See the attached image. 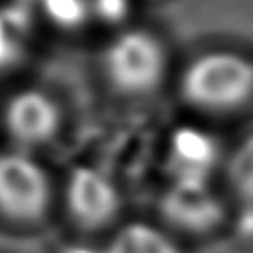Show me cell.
Listing matches in <instances>:
<instances>
[{
	"label": "cell",
	"instance_id": "9c48e42d",
	"mask_svg": "<svg viewBox=\"0 0 253 253\" xmlns=\"http://www.w3.org/2000/svg\"><path fill=\"white\" fill-rule=\"evenodd\" d=\"M105 249L107 253H182L168 233L144 221L121 227Z\"/></svg>",
	"mask_w": 253,
	"mask_h": 253
},
{
	"label": "cell",
	"instance_id": "7c38bea8",
	"mask_svg": "<svg viewBox=\"0 0 253 253\" xmlns=\"http://www.w3.org/2000/svg\"><path fill=\"white\" fill-rule=\"evenodd\" d=\"M91 18L105 24H119L128 14V0H87Z\"/></svg>",
	"mask_w": 253,
	"mask_h": 253
},
{
	"label": "cell",
	"instance_id": "8992f818",
	"mask_svg": "<svg viewBox=\"0 0 253 253\" xmlns=\"http://www.w3.org/2000/svg\"><path fill=\"white\" fill-rule=\"evenodd\" d=\"M65 198L73 217L87 227L105 225L119 211L121 198L113 180L93 166H77L67 178Z\"/></svg>",
	"mask_w": 253,
	"mask_h": 253
},
{
	"label": "cell",
	"instance_id": "6da1fadb",
	"mask_svg": "<svg viewBox=\"0 0 253 253\" xmlns=\"http://www.w3.org/2000/svg\"><path fill=\"white\" fill-rule=\"evenodd\" d=\"M182 99L208 115L231 117L253 107V57L237 49H208L180 77Z\"/></svg>",
	"mask_w": 253,
	"mask_h": 253
},
{
	"label": "cell",
	"instance_id": "4fadbf2b",
	"mask_svg": "<svg viewBox=\"0 0 253 253\" xmlns=\"http://www.w3.org/2000/svg\"><path fill=\"white\" fill-rule=\"evenodd\" d=\"M61 253H107V249H97V247L85 245V243H73V245H67Z\"/></svg>",
	"mask_w": 253,
	"mask_h": 253
},
{
	"label": "cell",
	"instance_id": "ba28073f",
	"mask_svg": "<svg viewBox=\"0 0 253 253\" xmlns=\"http://www.w3.org/2000/svg\"><path fill=\"white\" fill-rule=\"evenodd\" d=\"M223 176L239 208L253 210V130L245 132L225 152Z\"/></svg>",
	"mask_w": 253,
	"mask_h": 253
},
{
	"label": "cell",
	"instance_id": "52a82bcc",
	"mask_svg": "<svg viewBox=\"0 0 253 253\" xmlns=\"http://www.w3.org/2000/svg\"><path fill=\"white\" fill-rule=\"evenodd\" d=\"M10 136L22 146H38L53 138L59 128V109L45 93L24 89L10 97L4 111Z\"/></svg>",
	"mask_w": 253,
	"mask_h": 253
},
{
	"label": "cell",
	"instance_id": "277c9868",
	"mask_svg": "<svg viewBox=\"0 0 253 253\" xmlns=\"http://www.w3.org/2000/svg\"><path fill=\"white\" fill-rule=\"evenodd\" d=\"M223 160L225 154L219 140L206 128L186 125L170 136L166 166L172 184H210L213 172L219 166L223 168Z\"/></svg>",
	"mask_w": 253,
	"mask_h": 253
},
{
	"label": "cell",
	"instance_id": "7a4b0ae2",
	"mask_svg": "<svg viewBox=\"0 0 253 253\" xmlns=\"http://www.w3.org/2000/svg\"><path fill=\"white\" fill-rule=\"evenodd\" d=\"M103 65L115 89L126 95H142L162 81L166 51L152 32L128 28L107 43Z\"/></svg>",
	"mask_w": 253,
	"mask_h": 253
},
{
	"label": "cell",
	"instance_id": "8fae6325",
	"mask_svg": "<svg viewBox=\"0 0 253 253\" xmlns=\"http://www.w3.org/2000/svg\"><path fill=\"white\" fill-rule=\"evenodd\" d=\"M47 18L65 30H75L91 20L87 0H42Z\"/></svg>",
	"mask_w": 253,
	"mask_h": 253
},
{
	"label": "cell",
	"instance_id": "5b68a950",
	"mask_svg": "<svg viewBox=\"0 0 253 253\" xmlns=\"http://www.w3.org/2000/svg\"><path fill=\"white\" fill-rule=\"evenodd\" d=\"M162 215L190 233H208L225 221V204L210 184H172L160 200Z\"/></svg>",
	"mask_w": 253,
	"mask_h": 253
},
{
	"label": "cell",
	"instance_id": "3957f363",
	"mask_svg": "<svg viewBox=\"0 0 253 253\" xmlns=\"http://www.w3.org/2000/svg\"><path fill=\"white\" fill-rule=\"evenodd\" d=\"M45 170L26 152H0V211L20 221L38 219L49 204Z\"/></svg>",
	"mask_w": 253,
	"mask_h": 253
},
{
	"label": "cell",
	"instance_id": "30bf717a",
	"mask_svg": "<svg viewBox=\"0 0 253 253\" xmlns=\"http://www.w3.org/2000/svg\"><path fill=\"white\" fill-rule=\"evenodd\" d=\"M24 36L18 16L0 10V69L12 67L22 57Z\"/></svg>",
	"mask_w": 253,
	"mask_h": 253
}]
</instances>
